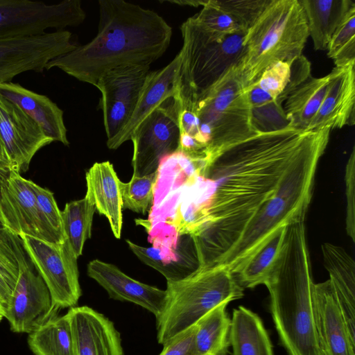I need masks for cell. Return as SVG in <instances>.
Instances as JSON below:
<instances>
[{
	"mask_svg": "<svg viewBox=\"0 0 355 355\" xmlns=\"http://www.w3.org/2000/svg\"><path fill=\"white\" fill-rule=\"evenodd\" d=\"M166 292L164 309L156 318L157 340L162 345L194 325L221 303L244 295V288L223 265L200 268L184 279L167 282Z\"/></svg>",
	"mask_w": 355,
	"mask_h": 355,
	"instance_id": "cell-6",
	"label": "cell"
},
{
	"mask_svg": "<svg viewBox=\"0 0 355 355\" xmlns=\"http://www.w3.org/2000/svg\"><path fill=\"white\" fill-rule=\"evenodd\" d=\"M315 51L327 50L334 33L355 6L351 0H299Z\"/></svg>",
	"mask_w": 355,
	"mask_h": 355,
	"instance_id": "cell-26",
	"label": "cell"
},
{
	"mask_svg": "<svg viewBox=\"0 0 355 355\" xmlns=\"http://www.w3.org/2000/svg\"><path fill=\"white\" fill-rule=\"evenodd\" d=\"M28 345L35 355H76L68 315L50 318L28 334Z\"/></svg>",
	"mask_w": 355,
	"mask_h": 355,
	"instance_id": "cell-31",
	"label": "cell"
},
{
	"mask_svg": "<svg viewBox=\"0 0 355 355\" xmlns=\"http://www.w3.org/2000/svg\"><path fill=\"white\" fill-rule=\"evenodd\" d=\"M229 302L218 305L196 323L194 336L196 355H226L230 346L231 320L226 307Z\"/></svg>",
	"mask_w": 355,
	"mask_h": 355,
	"instance_id": "cell-30",
	"label": "cell"
},
{
	"mask_svg": "<svg viewBox=\"0 0 355 355\" xmlns=\"http://www.w3.org/2000/svg\"><path fill=\"white\" fill-rule=\"evenodd\" d=\"M86 196L96 210L107 219L112 234L121 238L122 228V199L119 179L113 165L109 162H96L85 175Z\"/></svg>",
	"mask_w": 355,
	"mask_h": 355,
	"instance_id": "cell-24",
	"label": "cell"
},
{
	"mask_svg": "<svg viewBox=\"0 0 355 355\" xmlns=\"http://www.w3.org/2000/svg\"><path fill=\"white\" fill-rule=\"evenodd\" d=\"M87 272L112 299L132 302L153 313L156 318L164 309L166 290L135 280L113 264L94 259L87 264Z\"/></svg>",
	"mask_w": 355,
	"mask_h": 355,
	"instance_id": "cell-18",
	"label": "cell"
},
{
	"mask_svg": "<svg viewBox=\"0 0 355 355\" xmlns=\"http://www.w3.org/2000/svg\"><path fill=\"white\" fill-rule=\"evenodd\" d=\"M286 226L271 232L240 266L234 276L243 288L264 285L280 254Z\"/></svg>",
	"mask_w": 355,
	"mask_h": 355,
	"instance_id": "cell-29",
	"label": "cell"
},
{
	"mask_svg": "<svg viewBox=\"0 0 355 355\" xmlns=\"http://www.w3.org/2000/svg\"><path fill=\"white\" fill-rule=\"evenodd\" d=\"M4 318V312L2 307L0 305V322Z\"/></svg>",
	"mask_w": 355,
	"mask_h": 355,
	"instance_id": "cell-45",
	"label": "cell"
},
{
	"mask_svg": "<svg viewBox=\"0 0 355 355\" xmlns=\"http://www.w3.org/2000/svg\"><path fill=\"white\" fill-rule=\"evenodd\" d=\"M24 248L46 284L53 312L76 306L82 295L77 259L66 239L51 243L34 237L20 236Z\"/></svg>",
	"mask_w": 355,
	"mask_h": 355,
	"instance_id": "cell-10",
	"label": "cell"
},
{
	"mask_svg": "<svg viewBox=\"0 0 355 355\" xmlns=\"http://www.w3.org/2000/svg\"><path fill=\"white\" fill-rule=\"evenodd\" d=\"M186 109L198 117L200 143L210 161L227 147L259 132L253 123L247 87L238 64Z\"/></svg>",
	"mask_w": 355,
	"mask_h": 355,
	"instance_id": "cell-7",
	"label": "cell"
},
{
	"mask_svg": "<svg viewBox=\"0 0 355 355\" xmlns=\"http://www.w3.org/2000/svg\"><path fill=\"white\" fill-rule=\"evenodd\" d=\"M330 129L311 130L282 176L274 192L260 205L235 245L216 265L234 275L243 262L275 230L304 220L316 168L329 140Z\"/></svg>",
	"mask_w": 355,
	"mask_h": 355,
	"instance_id": "cell-4",
	"label": "cell"
},
{
	"mask_svg": "<svg viewBox=\"0 0 355 355\" xmlns=\"http://www.w3.org/2000/svg\"><path fill=\"white\" fill-rule=\"evenodd\" d=\"M229 340L232 355H275L262 320L243 306L233 310Z\"/></svg>",
	"mask_w": 355,
	"mask_h": 355,
	"instance_id": "cell-27",
	"label": "cell"
},
{
	"mask_svg": "<svg viewBox=\"0 0 355 355\" xmlns=\"http://www.w3.org/2000/svg\"><path fill=\"white\" fill-rule=\"evenodd\" d=\"M67 30L0 40V83L27 71L42 73L51 60L77 47Z\"/></svg>",
	"mask_w": 355,
	"mask_h": 355,
	"instance_id": "cell-13",
	"label": "cell"
},
{
	"mask_svg": "<svg viewBox=\"0 0 355 355\" xmlns=\"http://www.w3.org/2000/svg\"><path fill=\"white\" fill-rule=\"evenodd\" d=\"M207 0H167L160 1V2H168L176 3L180 6H189L193 7L203 6Z\"/></svg>",
	"mask_w": 355,
	"mask_h": 355,
	"instance_id": "cell-42",
	"label": "cell"
},
{
	"mask_svg": "<svg viewBox=\"0 0 355 355\" xmlns=\"http://www.w3.org/2000/svg\"><path fill=\"white\" fill-rule=\"evenodd\" d=\"M309 37L299 0H272L244 37L238 67L246 87L270 64L301 56Z\"/></svg>",
	"mask_w": 355,
	"mask_h": 355,
	"instance_id": "cell-5",
	"label": "cell"
},
{
	"mask_svg": "<svg viewBox=\"0 0 355 355\" xmlns=\"http://www.w3.org/2000/svg\"><path fill=\"white\" fill-rule=\"evenodd\" d=\"M149 69L148 65H122L107 71L97 81L95 87L101 93L107 143L115 139L130 121Z\"/></svg>",
	"mask_w": 355,
	"mask_h": 355,
	"instance_id": "cell-12",
	"label": "cell"
},
{
	"mask_svg": "<svg viewBox=\"0 0 355 355\" xmlns=\"http://www.w3.org/2000/svg\"><path fill=\"white\" fill-rule=\"evenodd\" d=\"M327 50L335 67L355 64V6L334 33Z\"/></svg>",
	"mask_w": 355,
	"mask_h": 355,
	"instance_id": "cell-35",
	"label": "cell"
},
{
	"mask_svg": "<svg viewBox=\"0 0 355 355\" xmlns=\"http://www.w3.org/2000/svg\"><path fill=\"white\" fill-rule=\"evenodd\" d=\"M181 53L166 67L149 72L133 114L123 131L107 143L110 149H116L130 140L133 131L156 107L170 97L178 98Z\"/></svg>",
	"mask_w": 355,
	"mask_h": 355,
	"instance_id": "cell-21",
	"label": "cell"
},
{
	"mask_svg": "<svg viewBox=\"0 0 355 355\" xmlns=\"http://www.w3.org/2000/svg\"><path fill=\"white\" fill-rule=\"evenodd\" d=\"M324 266L351 337L355 339V263L340 246L330 243L322 245Z\"/></svg>",
	"mask_w": 355,
	"mask_h": 355,
	"instance_id": "cell-25",
	"label": "cell"
},
{
	"mask_svg": "<svg viewBox=\"0 0 355 355\" xmlns=\"http://www.w3.org/2000/svg\"><path fill=\"white\" fill-rule=\"evenodd\" d=\"M12 291L0 274V305L5 313L12 296Z\"/></svg>",
	"mask_w": 355,
	"mask_h": 355,
	"instance_id": "cell-41",
	"label": "cell"
},
{
	"mask_svg": "<svg viewBox=\"0 0 355 355\" xmlns=\"http://www.w3.org/2000/svg\"><path fill=\"white\" fill-rule=\"evenodd\" d=\"M192 18L205 30L220 36L243 30L216 3L215 0H207L202 10Z\"/></svg>",
	"mask_w": 355,
	"mask_h": 355,
	"instance_id": "cell-36",
	"label": "cell"
},
{
	"mask_svg": "<svg viewBox=\"0 0 355 355\" xmlns=\"http://www.w3.org/2000/svg\"><path fill=\"white\" fill-rule=\"evenodd\" d=\"M319 336L326 355H355V339L346 322L329 279L314 284Z\"/></svg>",
	"mask_w": 355,
	"mask_h": 355,
	"instance_id": "cell-20",
	"label": "cell"
},
{
	"mask_svg": "<svg viewBox=\"0 0 355 355\" xmlns=\"http://www.w3.org/2000/svg\"><path fill=\"white\" fill-rule=\"evenodd\" d=\"M178 98L170 97L149 114L132 133L133 175L155 172L163 158L179 147L180 130Z\"/></svg>",
	"mask_w": 355,
	"mask_h": 355,
	"instance_id": "cell-11",
	"label": "cell"
},
{
	"mask_svg": "<svg viewBox=\"0 0 355 355\" xmlns=\"http://www.w3.org/2000/svg\"><path fill=\"white\" fill-rule=\"evenodd\" d=\"M322 103L308 130L342 128L355 123L354 64L334 68Z\"/></svg>",
	"mask_w": 355,
	"mask_h": 355,
	"instance_id": "cell-19",
	"label": "cell"
},
{
	"mask_svg": "<svg viewBox=\"0 0 355 355\" xmlns=\"http://www.w3.org/2000/svg\"><path fill=\"white\" fill-rule=\"evenodd\" d=\"M346 232L352 241L355 240V148L345 166Z\"/></svg>",
	"mask_w": 355,
	"mask_h": 355,
	"instance_id": "cell-39",
	"label": "cell"
},
{
	"mask_svg": "<svg viewBox=\"0 0 355 355\" xmlns=\"http://www.w3.org/2000/svg\"><path fill=\"white\" fill-rule=\"evenodd\" d=\"M53 141L17 105L0 95V148L12 171H27L36 153Z\"/></svg>",
	"mask_w": 355,
	"mask_h": 355,
	"instance_id": "cell-15",
	"label": "cell"
},
{
	"mask_svg": "<svg viewBox=\"0 0 355 355\" xmlns=\"http://www.w3.org/2000/svg\"><path fill=\"white\" fill-rule=\"evenodd\" d=\"M131 251L145 264L159 272L167 282H176L200 268L194 239L191 235L179 237L175 248L165 245L144 247L127 239Z\"/></svg>",
	"mask_w": 355,
	"mask_h": 355,
	"instance_id": "cell-22",
	"label": "cell"
},
{
	"mask_svg": "<svg viewBox=\"0 0 355 355\" xmlns=\"http://www.w3.org/2000/svg\"><path fill=\"white\" fill-rule=\"evenodd\" d=\"M95 211L94 205L86 196L83 199L67 202L61 211L66 239L77 258L82 254L85 241L92 236Z\"/></svg>",
	"mask_w": 355,
	"mask_h": 355,
	"instance_id": "cell-32",
	"label": "cell"
},
{
	"mask_svg": "<svg viewBox=\"0 0 355 355\" xmlns=\"http://www.w3.org/2000/svg\"><path fill=\"white\" fill-rule=\"evenodd\" d=\"M85 17L79 0H0V40L42 35L49 28L65 30L80 25Z\"/></svg>",
	"mask_w": 355,
	"mask_h": 355,
	"instance_id": "cell-9",
	"label": "cell"
},
{
	"mask_svg": "<svg viewBox=\"0 0 355 355\" xmlns=\"http://www.w3.org/2000/svg\"><path fill=\"white\" fill-rule=\"evenodd\" d=\"M292 63L280 61L270 64L247 88L252 107L275 101L283 93L290 81Z\"/></svg>",
	"mask_w": 355,
	"mask_h": 355,
	"instance_id": "cell-33",
	"label": "cell"
},
{
	"mask_svg": "<svg viewBox=\"0 0 355 355\" xmlns=\"http://www.w3.org/2000/svg\"><path fill=\"white\" fill-rule=\"evenodd\" d=\"M304 220L287 225L282 248L264 285L279 340L287 355H326L317 314Z\"/></svg>",
	"mask_w": 355,
	"mask_h": 355,
	"instance_id": "cell-3",
	"label": "cell"
},
{
	"mask_svg": "<svg viewBox=\"0 0 355 355\" xmlns=\"http://www.w3.org/2000/svg\"><path fill=\"white\" fill-rule=\"evenodd\" d=\"M311 132H259L219 153L200 173L209 198L197 239L207 256L218 259L239 241Z\"/></svg>",
	"mask_w": 355,
	"mask_h": 355,
	"instance_id": "cell-1",
	"label": "cell"
},
{
	"mask_svg": "<svg viewBox=\"0 0 355 355\" xmlns=\"http://www.w3.org/2000/svg\"><path fill=\"white\" fill-rule=\"evenodd\" d=\"M328 83V75L320 78L311 75L289 93L283 103L289 127L308 130L322 103Z\"/></svg>",
	"mask_w": 355,
	"mask_h": 355,
	"instance_id": "cell-28",
	"label": "cell"
},
{
	"mask_svg": "<svg viewBox=\"0 0 355 355\" xmlns=\"http://www.w3.org/2000/svg\"><path fill=\"white\" fill-rule=\"evenodd\" d=\"M30 184L35 193L39 211L44 220L55 234L62 241H64L66 236L63 229L61 211L58 207L53 193L33 181H30Z\"/></svg>",
	"mask_w": 355,
	"mask_h": 355,
	"instance_id": "cell-38",
	"label": "cell"
},
{
	"mask_svg": "<svg viewBox=\"0 0 355 355\" xmlns=\"http://www.w3.org/2000/svg\"><path fill=\"white\" fill-rule=\"evenodd\" d=\"M96 35L88 43L51 60L58 68L96 85L107 71L122 65L150 66L168 47L172 28L157 12L123 0H101Z\"/></svg>",
	"mask_w": 355,
	"mask_h": 355,
	"instance_id": "cell-2",
	"label": "cell"
},
{
	"mask_svg": "<svg viewBox=\"0 0 355 355\" xmlns=\"http://www.w3.org/2000/svg\"><path fill=\"white\" fill-rule=\"evenodd\" d=\"M272 0H215L234 22L247 31L255 23Z\"/></svg>",
	"mask_w": 355,
	"mask_h": 355,
	"instance_id": "cell-37",
	"label": "cell"
},
{
	"mask_svg": "<svg viewBox=\"0 0 355 355\" xmlns=\"http://www.w3.org/2000/svg\"><path fill=\"white\" fill-rule=\"evenodd\" d=\"M196 324L164 343L159 355H196L194 336Z\"/></svg>",
	"mask_w": 355,
	"mask_h": 355,
	"instance_id": "cell-40",
	"label": "cell"
},
{
	"mask_svg": "<svg viewBox=\"0 0 355 355\" xmlns=\"http://www.w3.org/2000/svg\"><path fill=\"white\" fill-rule=\"evenodd\" d=\"M55 315L49 291L24 246L19 277L4 318L12 331L28 334Z\"/></svg>",
	"mask_w": 355,
	"mask_h": 355,
	"instance_id": "cell-14",
	"label": "cell"
},
{
	"mask_svg": "<svg viewBox=\"0 0 355 355\" xmlns=\"http://www.w3.org/2000/svg\"><path fill=\"white\" fill-rule=\"evenodd\" d=\"M180 30L183 45L178 100L181 108H189L239 64L247 31L218 35L201 27L192 17L182 23Z\"/></svg>",
	"mask_w": 355,
	"mask_h": 355,
	"instance_id": "cell-8",
	"label": "cell"
},
{
	"mask_svg": "<svg viewBox=\"0 0 355 355\" xmlns=\"http://www.w3.org/2000/svg\"><path fill=\"white\" fill-rule=\"evenodd\" d=\"M0 95L17 105L53 139L69 146L63 111L49 97L18 83H0Z\"/></svg>",
	"mask_w": 355,
	"mask_h": 355,
	"instance_id": "cell-23",
	"label": "cell"
},
{
	"mask_svg": "<svg viewBox=\"0 0 355 355\" xmlns=\"http://www.w3.org/2000/svg\"><path fill=\"white\" fill-rule=\"evenodd\" d=\"M0 163L9 166L8 164L7 160H6L1 148H0Z\"/></svg>",
	"mask_w": 355,
	"mask_h": 355,
	"instance_id": "cell-44",
	"label": "cell"
},
{
	"mask_svg": "<svg viewBox=\"0 0 355 355\" xmlns=\"http://www.w3.org/2000/svg\"><path fill=\"white\" fill-rule=\"evenodd\" d=\"M30 181L12 171L2 186L0 213L3 227L19 236L26 235L51 243L64 241L42 216Z\"/></svg>",
	"mask_w": 355,
	"mask_h": 355,
	"instance_id": "cell-16",
	"label": "cell"
},
{
	"mask_svg": "<svg viewBox=\"0 0 355 355\" xmlns=\"http://www.w3.org/2000/svg\"><path fill=\"white\" fill-rule=\"evenodd\" d=\"M67 314L76 355H123L120 334L104 315L86 306L71 307Z\"/></svg>",
	"mask_w": 355,
	"mask_h": 355,
	"instance_id": "cell-17",
	"label": "cell"
},
{
	"mask_svg": "<svg viewBox=\"0 0 355 355\" xmlns=\"http://www.w3.org/2000/svg\"><path fill=\"white\" fill-rule=\"evenodd\" d=\"M157 171L144 176L132 175L128 182L120 181L119 188L123 209L145 215L154 200Z\"/></svg>",
	"mask_w": 355,
	"mask_h": 355,
	"instance_id": "cell-34",
	"label": "cell"
},
{
	"mask_svg": "<svg viewBox=\"0 0 355 355\" xmlns=\"http://www.w3.org/2000/svg\"><path fill=\"white\" fill-rule=\"evenodd\" d=\"M11 171H12V170L9 166L0 163V193H1V190L2 186L3 185L4 182L7 180L8 177L9 176ZM0 227H3L1 213H0Z\"/></svg>",
	"mask_w": 355,
	"mask_h": 355,
	"instance_id": "cell-43",
	"label": "cell"
}]
</instances>
